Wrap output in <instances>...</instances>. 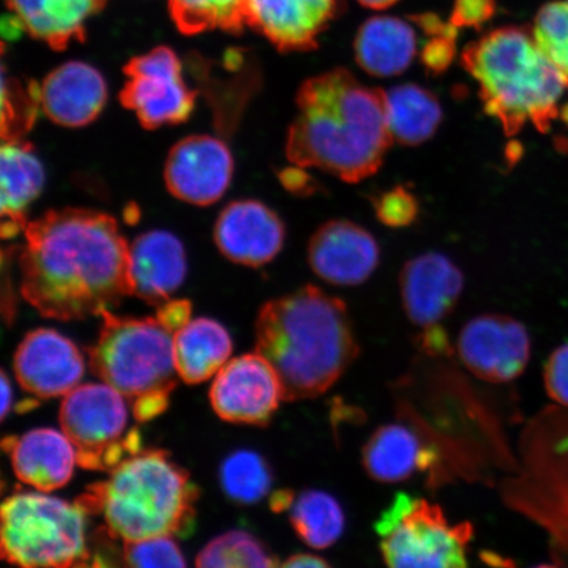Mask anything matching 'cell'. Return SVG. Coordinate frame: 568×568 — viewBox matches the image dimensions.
<instances>
[{
	"mask_svg": "<svg viewBox=\"0 0 568 568\" xmlns=\"http://www.w3.org/2000/svg\"><path fill=\"white\" fill-rule=\"evenodd\" d=\"M464 286V274L446 255H418L400 273L403 308L410 323L433 328L456 308Z\"/></svg>",
	"mask_w": 568,
	"mask_h": 568,
	"instance_id": "16",
	"label": "cell"
},
{
	"mask_svg": "<svg viewBox=\"0 0 568 568\" xmlns=\"http://www.w3.org/2000/svg\"><path fill=\"white\" fill-rule=\"evenodd\" d=\"M436 453L403 424L379 426L362 450V465L368 477L383 485H395L435 464Z\"/></svg>",
	"mask_w": 568,
	"mask_h": 568,
	"instance_id": "22",
	"label": "cell"
},
{
	"mask_svg": "<svg viewBox=\"0 0 568 568\" xmlns=\"http://www.w3.org/2000/svg\"><path fill=\"white\" fill-rule=\"evenodd\" d=\"M88 517L77 500L16 493L2 506V558L21 567L94 566Z\"/></svg>",
	"mask_w": 568,
	"mask_h": 568,
	"instance_id": "7",
	"label": "cell"
},
{
	"mask_svg": "<svg viewBox=\"0 0 568 568\" xmlns=\"http://www.w3.org/2000/svg\"><path fill=\"white\" fill-rule=\"evenodd\" d=\"M160 322L174 335L191 320V304L187 301H172L163 303L158 308Z\"/></svg>",
	"mask_w": 568,
	"mask_h": 568,
	"instance_id": "39",
	"label": "cell"
},
{
	"mask_svg": "<svg viewBox=\"0 0 568 568\" xmlns=\"http://www.w3.org/2000/svg\"><path fill=\"white\" fill-rule=\"evenodd\" d=\"M232 351L229 331L212 318L190 320L174 335L176 373L189 385L215 378L230 361Z\"/></svg>",
	"mask_w": 568,
	"mask_h": 568,
	"instance_id": "26",
	"label": "cell"
},
{
	"mask_svg": "<svg viewBox=\"0 0 568 568\" xmlns=\"http://www.w3.org/2000/svg\"><path fill=\"white\" fill-rule=\"evenodd\" d=\"M375 212L383 224L393 226V229H403V226L415 222L418 203L410 191L395 187L376 199Z\"/></svg>",
	"mask_w": 568,
	"mask_h": 568,
	"instance_id": "35",
	"label": "cell"
},
{
	"mask_svg": "<svg viewBox=\"0 0 568 568\" xmlns=\"http://www.w3.org/2000/svg\"><path fill=\"white\" fill-rule=\"evenodd\" d=\"M354 52L366 73L381 78L399 75L415 60L416 30L407 20L397 17H373L361 26Z\"/></svg>",
	"mask_w": 568,
	"mask_h": 568,
	"instance_id": "24",
	"label": "cell"
},
{
	"mask_svg": "<svg viewBox=\"0 0 568 568\" xmlns=\"http://www.w3.org/2000/svg\"><path fill=\"white\" fill-rule=\"evenodd\" d=\"M20 268L24 300L60 322L101 316L133 295L130 244L102 212L51 211L27 224Z\"/></svg>",
	"mask_w": 568,
	"mask_h": 568,
	"instance_id": "1",
	"label": "cell"
},
{
	"mask_svg": "<svg viewBox=\"0 0 568 568\" xmlns=\"http://www.w3.org/2000/svg\"><path fill=\"white\" fill-rule=\"evenodd\" d=\"M286 144L293 165L359 182L378 172L389 142L385 92L336 69L311 78L296 97Z\"/></svg>",
	"mask_w": 568,
	"mask_h": 568,
	"instance_id": "2",
	"label": "cell"
},
{
	"mask_svg": "<svg viewBox=\"0 0 568 568\" xmlns=\"http://www.w3.org/2000/svg\"><path fill=\"white\" fill-rule=\"evenodd\" d=\"M210 399L225 422L264 426L284 397L278 374L255 352L226 362L212 383Z\"/></svg>",
	"mask_w": 568,
	"mask_h": 568,
	"instance_id": "11",
	"label": "cell"
},
{
	"mask_svg": "<svg viewBox=\"0 0 568 568\" xmlns=\"http://www.w3.org/2000/svg\"><path fill=\"white\" fill-rule=\"evenodd\" d=\"M19 480L38 491L67 486L78 465L75 447L65 433L41 428L3 439Z\"/></svg>",
	"mask_w": 568,
	"mask_h": 568,
	"instance_id": "20",
	"label": "cell"
},
{
	"mask_svg": "<svg viewBox=\"0 0 568 568\" xmlns=\"http://www.w3.org/2000/svg\"><path fill=\"white\" fill-rule=\"evenodd\" d=\"M362 6L373 10H385L399 2V0H358Z\"/></svg>",
	"mask_w": 568,
	"mask_h": 568,
	"instance_id": "44",
	"label": "cell"
},
{
	"mask_svg": "<svg viewBox=\"0 0 568 568\" xmlns=\"http://www.w3.org/2000/svg\"><path fill=\"white\" fill-rule=\"evenodd\" d=\"M389 567L462 568L474 537L470 523L452 524L444 509L423 497L397 494L375 524Z\"/></svg>",
	"mask_w": 568,
	"mask_h": 568,
	"instance_id": "8",
	"label": "cell"
},
{
	"mask_svg": "<svg viewBox=\"0 0 568 568\" xmlns=\"http://www.w3.org/2000/svg\"><path fill=\"white\" fill-rule=\"evenodd\" d=\"M283 567H331L328 560L323 557L315 556V554L310 552H301L294 554V556L288 557L282 564Z\"/></svg>",
	"mask_w": 568,
	"mask_h": 568,
	"instance_id": "41",
	"label": "cell"
},
{
	"mask_svg": "<svg viewBox=\"0 0 568 568\" xmlns=\"http://www.w3.org/2000/svg\"><path fill=\"white\" fill-rule=\"evenodd\" d=\"M456 38L447 34L433 36L423 48L422 61L433 74L443 73L454 60L456 54Z\"/></svg>",
	"mask_w": 568,
	"mask_h": 568,
	"instance_id": "37",
	"label": "cell"
},
{
	"mask_svg": "<svg viewBox=\"0 0 568 568\" xmlns=\"http://www.w3.org/2000/svg\"><path fill=\"white\" fill-rule=\"evenodd\" d=\"M246 0H169L170 16L184 34L212 30L243 32Z\"/></svg>",
	"mask_w": 568,
	"mask_h": 568,
	"instance_id": "29",
	"label": "cell"
},
{
	"mask_svg": "<svg viewBox=\"0 0 568 568\" xmlns=\"http://www.w3.org/2000/svg\"><path fill=\"white\" fill-rule=\"evenodd\" d=\"M457 349L460 361L477 378L508 383L528 366L530 337L514 317L480 315L462 328Z\"/></svg>",
	"mask_w": 568,
	"mask_h": 568,
	"instance_id": "12",
	"label": "cell"
},
{
	"mask_svg": "<svg viewBox=\"0 0 568 568\" xmlns=\"http://www.w3.org/2000/svg\"><path fill=\"white\" fill-rule=\"evenodd\" d=\"M19 385L49 399L80 386L84 362L73 341L53 329H36L21 341L13 359Z\"/></svg>",
	"mask_w": 568,
	"mask_h": 568,
	"instance_id": "14",
	"label": "cell"
},
{
	"mask_svg": "<svg viewBox=\"0 0 568 568\" xmlns=\"http://www.w3.org/2000/svg\"><path fill=\"white\" fill-rule=\"evenodd\" d=\"M2 234L13 237L26 230V212L44 186L45 173L30 142L4 140L0 151Z\"/></svg>",
	"mask_w": 568,
	"mask_h": 568,
	"instance_id": "25",
	"label": "cell"
},
{
	"mask_svg": "<svg viewBox=\"0 0 568 568\" xmlns=\"http://www.w3.org/2000/svg\"><path fill=\"white\" fill-rule=\"evenodd\" d=\"M544 379L551 399L568 407V345L558 347L550 355Z\"/></svg>",
	"mask_w": 568,
	"mask_h": 568,
	"instance_id": "36",
	"label": "cell"
},
{
	"mask_svg": "<svg viewBox=\"0 0 568 568\" xmlns=\"http://www.w3.org/2000/svg\"><path fill=\"white\" fill-rule=\"evenodd\" d=\"M385 110L390 138L408 146L429 140L443 120L436 95L414 83L385 92Z\"/></svg>",
	"mask_w": 568,
	"mask_h": 568,
	"instance_id": "27",
	"label": "cell"
},
{
	"mask_svg": "<svg viewBox=\"0 0 568 568\" xmlns=\"http://www.w3.org/2000/svg\"><path fill=\"white\" fill-rule=\"evenodd\" d=\"M464 63L479 84L486 112L508 136L527 124L548 132L558 119L568 123V84L532 33L499 28L468 47Z\"/></svg>",
	"mask_w": 568,
	"mask_h": 568,
	"instance_id": "5",
	"label": "cell"
},
{
	"mask_svg": "<svg viewBox=\"0 0 568 568\" xmlns=\"http://www.w3.org/2000/svg\"><path fill=\"white\" fill-rule=\"evenodd\" d=\"M495 13V0H456L452 23L457 27L479 28Z\"/></svg>",
	"mask_w": 568,
	"mask_h": 568,
	"instance_id": "38",
	"label": "cell"
},
{
	"mask_svg": "<svg viewBox=\"0 0 568 568\" xmlns=\"http://www.w3.org/2000/svg\"><path fill=\"white\" fill-rule=\"evenodd\" d=\"M233 158L222 139L197 134L178 142L170 151L165 182L170 193L195 205L216 203L229 190Z\"/></svg>",
	"mask_w": 568,
	"mask_h": 568,
	"instance_id": "13",
	"label": "cell"
},
{
	"mask_svg": "<svg viewBox=\"0 0 568 568\" xmlns=\"http://www.w3.org/2000/svg\"><path fill=\"white\" fill-rule=\"evenodd\" d=\"M124 73L120 99L145 128L180 124L193 112L196 92L184 81L182 63L172 49L159 47L134 57Z\"/></svg>",
	"mask_w": 568,
	"mask_h": 568,
	"instance_id": "10",
	"label": "cell"
},
{
	"mask_svg": "<svg viewBox=\"0 0 568 568\" xmlns=\"http://www.w3.org/2000/svg\"><path fill=\"white\" fill-rule=\"evenodd\" d=\"M379 246L362 226L329 222L320 226L308 245V262L320 280L351 287L366 282L379 265Z\"/></svg>",
	"mask_w": 568,
	"mask_h": 568,
	"instance_id": "15",
	"label": "cell"
},
{
	"mask_svg": "<svg viewBox=\"0 0 568 568\" xmlns=\"http://www.w3.org/2000/svg\"><path fill=\"white\" fill-rule=\"evenodd\" d=\"M122 558L132 567H186V560L173 536L123 542Z\"/></svg>",
	"mask_w": 568,
	"mask_h": 568,
	"instance_id": "34",
	"label": "cell"
},
{
	"mask_svg": "<svg viewBox=\"0 0 568 568\" xmlns=\"http://www.w3.org/2000/svg\"><path fill=\"white\" fill-rule=\"evenodd\" d=\"M255 352L278 374L284 400L297 402L336 385L358 358L359 344L346 304L305 286L261 308Z\"/></svg>",
	"mask_w": 568,
	"mask_h": 568,
	"instance_id": "3",
	"label": "cell"
},
{
	"mask_svg": "<svg viewBox=\"0 0 568 568\" xmlns=\"http://www.w3.org/2000/svg\"><path fill=\"white\" fill-rule=\"evenodd\" d=\"M215 241L220 252L236 264L264 266L282 251L284 226L278 215L265 204L233 202L220 213Z\"/></svg>",
	"mask_w": 568,
	"mask_h": 568,
	"instance_id": "17",
	"label": "cell"
},
{
	"mask_svg": "<svg viewBox=\"0 0 568 568\" xmlns=\"http://www.w3.org/2000/svg\"><path fill=\"white\" fill-rule=\"evenodd\" d=\"M281 181L284 187L297 195H310L315 193L317 187L314 178L305 172V168L297 165L283 170Z\"/></svg>",
	"mask_w": 568,
	"mask_h": 568,
	"instance_id": "40",
	"label": "cell"
},
{
	"mask_svg": "<svg viewBox=\"0 0 568 568\" xmlns=\"http://www.w3.org/2000/svg\"><path fill=\"white\" fill-rule=\"evenodd\" d=\"M196 566L211 568H267L278 566L264 542L246 531L232 530L212 539L197 554Z\"/></svg>",
	"mask_w": 568,
	"mask_h": 568,
	"instance_id": "30",
	"label": "cell"
},
{
	"mask_svg": "<svg viewBox=\"0 0 568 568\" xmlns=\"http://www.w3.org/2000/svg\"><path fill=\"white\" fill-rule=\"evenodd\" d=\"M220 481L233 501L255 504L264 499L272 488L273 473L258 453L240 450L223 462Z\"/></svg>",
	"mask_w": 568,
	"mask_h": 568,
	"instance_id": "31",
	"label": "cell"
},
{
	"mask_svg": "<svg viewBox=\"0 0 568 568\" xmlns=\"http://www.w3.org/2000/svg\"><path fill=\"white\" fill-rule=\"evenodd\" d=\"M290 521L296 536L312 549L325 550L344 535L346 518L335 496L307 489L295 497L290 508Z\"/></svg>",
	"mask_w": 568,
	"mask_h": 568,
	"instance_id": "28",
	"label": "cell"
},
{
	"mask_svg": "<svg viewBox=\"0 0 568 568\" xmlns=\"http://www.w3.org/2000/svg\"><path fill=\"white\" fill-rule=\"evenodd\" d=\"M197 488L168 452L140 450L120 462L109 477L87 488L77 501L101 517L113 542L183 536L195 520Z\"/></svg>",
	"mask_w": 568,
	"mask_h": 568,
	"instance_id": "4",
	"label": "cell"
},
{
	"mask_svg": "<svg viewBox=\"0 0 568 568\" xmlns=\"http://www.w3.org/2000/svg\"><path fill=\"white\" fill-rule=\"evenodd\" d=\"M337 0H246V26L281 51H308L337 13Z\"/></svg>",
	"mask_w": 568,
	"mask_h": 568,
	"instance_id": "18",
	"label": "cell"
},
{
	"mask_svg": "<svg viewBox=\"0 0 568 568\" xmlns=\"http://www.w3.org/2000/svg\"><path fill=\"white\" fill-rule=\"evenodd\" d=\"M106 94L104 78L94 67L70 61L54 69L42 82L41 110L55 124L84 126L102 112Z\"/></svg>",
	"mask_w": 568,
	"mask_h": 568,
	"instance_id": "19",
	"label": "cell"
},
{
	"mask_svg": "<svg viewBox=\"0 0 568 568\" xmlns=\"http://www.w3.org/2000/svg\"><path fill=\"white\" fill-rule=\"evenodd\" d=\"M60 423L75 447L78 465L88 470L110 471L141 450L139 430H128L125 397L104 382L70 390L61 404Z\"/></svg>",
	"mask_w": 568,
	"mask_h": 568,
	"instance_id": "9",
	"label": "cell"
},
{
	"mask_svg": "<svg viewBox=\"0 0 568 568\" xmlns=\"http://www.w3.org/2000/svg\"><path fill=\"white\" fill-rule=\"evenodd\" d=\"M532 36L568 84V0H554L537 13Z\"/></svg>",
	"mask_w": 568,
	"mask_h": 568,
	"instance_id": "32",
	"label": "cell"
},
{
	"mask_svg": "<svg viewBox=\"0 0 568 568\" xmlns=\"http://www.w3.org/2000/svg\"><path fill=\"white\" fill-rule=\"evenodd\" d=\"M186 272V253L173 233H142L130 245L133 295L158 308L182 286Z\"/></svg>",
	"mask_w": 568,
	"mask_h": 568,
	"instance_id": "21",
	"label": "cell"
},
{
	"mask_svg": "<svg viewBox=\"0 0 568 568\" xmlns=\"http://www.w3.org/2000/svg\"><path fill=\"white\" fill-rule=\"evenodd\" d=\"M2 138L21 139L33 124L41 109L40 87L30 84L27 89L16 80L3 75Z\"/></svg>",
	"mask_w": 568,
	"mask_h": 568,
	"instance_id": "33",
	"label": "cell"
},
{
	"mask_svg": "<svg viewBox=\"0 0 568 568\" xmlns=\"http://www.w3.org/2000/svg\"><path fill=\"white\" fill-rule=\"evenodd\" d=\"M295 494L290 491V489H281V491L273 494L272 499H270V507H272L274 513L290 510L291 506H293L295 501Z\"/></svg>",
	"mask_w": 568,
	"mask_h": 568,
	"instance_id": "42",
	"label": "cell"
},
{
	"mask_svg": "<svg viewBox=\"0 0 568 568\" xmlns=\"http://www.w3.org/2000/svg\"><path fill=\"white\" fill-rule=\"evenodd\" d=\"M89 365L99 379L131 403L134 418L151 422L169 407L180 375L174 361V333L158 317H123L103 311Z\"/></svg>",
	"mask_w": 568,
	"mask_h": 568,
	"instance_id": "6",
	"label": "cell"
},
{
	"mask_svg": "<svg viewBox=\"0 0 568 568\" xmlns=\"http://www.w3.org/2000/svg\"><path fill=\"white\" fill-rule=\"evenodd\" d=\"M12 406V387L6 373H2V420L9 415Z\"/></svg>",
	"mask_w": 568,
	"mask_h": 568,
	"instance_id": "43",
	"label": "cell"
},
{
	"mask_svg": "<svg viewBox=\"0 0 568 568\" xmlns=\"http://www.w3.org/2000/svg\"><path fill=\"white\" fill-rule=\"evenodd\" d=\"M106 0H7L24 31L55 51L83 41L88 21L103 10Z\"/></svg>",
	"mask_w": 568,
	"mask_h": 568,
	"instance_id": "23",
	"label": "cell"
}]
</instances>
